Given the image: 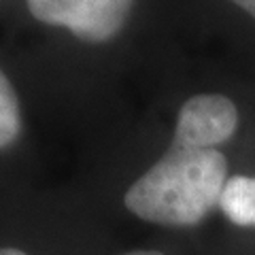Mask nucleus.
Returning <instances> with one entry per match:
<instances>
[{
  "mask_svg": "<svg viewBox=\"0 0 255 255\" xmlns=\"http://www.w3.org/2000/svg\"><path fill=\"white\" fill-rule=\"evenodd\" d=\"M228 159L217 149L172 142L170 149L126 191L136 217L159 226H196L219 206L228 183Z\"/></svg>",
  "mask_w": 255,
  "mask_h": 255,
  "instance_id": "obj_1",
  "label": "nucleus"
},
{
  "mask_svg": "<svg viewBox=\"0 0 255 255\" xmlns=\"http://www.w3.org/2000/svg\"><path fill=\"white\" fill-rule=\"evenodd\" d=\"M30 13L49 26H64L90 43L113 38L130 15L132 0H26Z\"/></svg>",
  "mask_w": 255,
  "mask_h": 255,
  "instance_id": "obj_2",
  "label": "nucleus"
},
{
  "mask_svg": "<svg viewBox=\"0 0 255 255\" xmlns=\"http://www.w3.org/2000/svg\"><path fill=\"white\" fill-rule=\"evenodd\" d=\"M238 111L221 94H198L181 107L172 142L198 149H215L234 136Z\"/></svg>",
  "mask_w": 255,
  "mask_h": 255,
  "instance_id": "obj_3",
  "label": "nucleus"
},
{
  "mask_svg": "<svg viewBox=\"0 0 255 255\" xmlns=\"http://www.w3.org/2000/svg\"><path fill=\"white\" fill-rule=\"evenodd\" d=\"M219 209L236 226L255 228V177H230L223 187Z\"/></svg>",
  "mask_w": 255,
  "mask_h": 255,
  "instance_id": "obj_4",
  "label": "nucleus"
},
{
  "mask_svg": "<svg viewBox=\"0 0 255 255\" xmlns=\"http://www.w3.org/2000/svg\"><path fill=\"white\" fill-rule=\"evenodd\" d=\"M21 132V109L11 81L0 70V149L13 145Z\"/></svg>",
  "mask_w": 255,
  "mask_h": 255,
  "instance_id": "obj_5",
  "label": "nucleus"
},
{
  "mask_svg": "<svg viewBox=\"0 0 255 255\" xmlns=\"http://www.w3.org/2000/svg\"><path fill=\"white\" fill-rule=\"evenodd\" d=\"M234 4H238L241 9H245L247 13L251 15V17H255V0H232Z\"/></svg>",
  "mask_w": 255,
  "mask_h": 255,
  "instance_id": "obj_6",
  "label": "nucleus"
},
{
  "mask_svg": "<svg viewBox=\"0 0 255 255\" xmlns=\"http://www.w3.org/2000/svg\"><path fill=\"white\" fill-rule=\"evenodd\" d=\"M0 255H28V253L21 249H15V247H0Z\"/></svg>",
  "mask_w": 255,
  "mask_h": 255,
  "instance_id": "obj_7",
  "label": "nucleus"
},
{
  "mask_svg": "<svg viewBox=\"0 0 255 255\" xmlns=\"http://www.w3.org/2000/svg\"><path fill=\"white\" fill-rule=\"evenodd\" d=\"M126 255H164V253L151 251V249H140V251H130V253H126Z\"/></svg>",
  "mask_w": 255,
  "mask_h": 255,
  "instance_id": "obj_8",
  "label": "nucleus"
}]
</instances>
